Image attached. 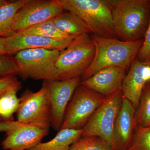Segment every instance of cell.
I'll list each match as a JSON object with an SVG mask.
<instances>
[{"instance_id": "20", "label": "cell", "mask_w": 150, "mask_h": 150, "mask_svg": "<svg viewBox=\"0 0 150 150\" xmlns=\"http://www.w3.org/2000/svg\"><path fill=\"white\" fill-rule=\"evenodd\" d=\"M19 33L23 35H39L58 40H65L76 37L67 35L59 30L55 25L52 19L33 26Z\"/></svg>"}, {"instance_id": "23", "label": "cell", "mask_w": 150, "mask_h": 150, "mask_svg": "<svg viewBox=\"0 0 150 150\" xmlns=\"http://www.w3.org/2000/svg\"><path fill=\"white\" fill-rule=\"evenodd\" d=\"M128 150H150V126H137L133 142Z\"/></svg>"}, {"instance_id": "28", "label": "cell", "mask_w": 150, "mask_h": 150, "mask_svg": "<svg viewBox=\"0 0 150 150\" xmlns=\"http://www.w3.org/2000/svg\"><path fill=\"white\" fill-rule=\"evenodd\" d=\"M67 150H70V149H67Z\"/></svg>"}, {"instance_id": "11", "label": "cell", "mask_w": 150, "mask_h": 150, "mask_svg": "<svg viewBox=\"0 0 150 150\" xmlns=\"http://www.w3.org/2000/svg\"><path fill=\"white\" fill-rule=\"evenodd\" d=\"M45 81L50 98L51 127L56 131H59L62 128L68 105L80 84L81 78Z\"/></svg>"}, {"instance_id": "8", "label": "cell", "mask_w": 150, "mask_h": 150, "mask_svg": "<svg viewBox=\"0 0 150 150\" xmlns=\"http://www.w3.org/2000/svg\"><path fill=\"white\" fill-rule=\"evenodd\" d=\"M106 99L80 84L68 105L61 129H82Z\"/></svg>"}, {"instance_id": "9", "label": "cell", "mask_w": 150, "mask_h": 150, "mask_svg": "<svg viewBox=\"0 0 150 150\" xmlns=\"http://www.w3.org/2000/svg\"><path fill=\"white\" fill-rule=\"evenodd\" d=\"M0 133L5 134L3 150H29L41 143L48 130L14 120L0 122Z\"/></svg>"}, {"instance_id": "24", "label": "cell", "mask_w": 150, "mask_h": 150, "mask_svg": "<svg viewBox=\"0 0 150 150\" xmlns=\"http://www.w3.org/2000/svg\"><path fill=\"white\" fill-rule=\"evenodd\" d=\"M19 75L18 67L12 55L0 56V79Z\"/></svg>"}, {"instance_id": "27", "label": "cell", "mask_w": 150, "mask_h": 150, "mask_svg": "<svg viewBox=\"0 0 150 150\" xmlns=\"http://www.w3.org/2000/svg\"><path fill=\"white\" fill-rule=\"evenodd\" d=\"M4 40L5 38H0V56L7 54L5 48Z\"/></svg>"}, {"instance_id": "10", "label": "cell", "mask_w": 150, "mask_h": 150, "mask_svg": "<svg viewBox=\"0 0 150 150\" xmlns=\"http://www.w3.org/2000/svg\"><path fill=\"white\" fill-rule=\"evenodd\" d=\"M65 11L59 0H28L16 15L13 30L15 33H21L54 18Z\"/></svg>"}, {"instance_id": "19", "label": "cell", "mask_w": 150, "mask_h": 150, "mask_svg": "<svg viewBox=\"0 0 150 150\" xmlns=\"http://www.w3.org/2000/svg\"><path fill=\"white\" fill-rule=\"evenodd\" d=\"M19 89H13L0 96V122L14 121L20 104L17 93Z\"/></svg>"}, {"instance_id": "7", "label": "cell", "mask_w": 150, "mask_h": 150, "mask_svg": "<svg viewBox=\"0 0 150 150\" xmlns=\"http://www.w3.org/2000/svg\"><path fill=\"white\" fill-rule=\"evenodd\" d=\"M19 99L17 121L49 130L51 127V108L46 81H43L38 91L26 89Z\"/></svg>"}, {"instance_id": "18", "label": "cell", "mask_w": 150, "mask_h": 150, "mask_svg": "<svg viewBox=\"0 0 150 150\" xmlns=\"http://www.w3.org/2000/svg\"><path fill=\"white\" fill-rule=\"evenodd\" d=\"M52 20L59 30L70 36L77 37L84 33H91L83 21L71 12H64Z\"/></svg>"}, {"instance_id": "5", "label": "cell", "mask_w": 150, "mask_h": 150, "mask_svg": "<svg viewBox=\"0 0 150 150\" xmlns=\"http://www.w3.org/2000/svg\"><path fill=\"white\" fill-rule=\"evenodd\" d=\"M60 51L43 48L25 49L15 54L19 75L25 79L56 80V62Z\"/></svg>"}, {"instance_id": "12", "label": "cell", "mask_w": 150, "mask_h": 150, "mask_svg": "<svg viewBox=\"0 0 150 150\" xmlns=\"http://www.w3.org/2000/svg\"><path fill=\"white\" fill-rule=\"evenodd\" d=\"M75 38L58 40L39 35L15 33L11 37L5 38L4 46L7 54L12 56L19 51L34 48L61 51L67 48Z\"/></svg>"}, {"instance_id": "1", "label": "cell", "mask_w": 150, "mask_h": 150, "mask_svg": "<svg viewBox=\"0 0 150 150\" xmlns=\"http://www.w3.org/2000/svg\"><path fill=\"white\" fill-rule=\"evenodd\" d=\"M116 38L124 41L143 39L150 20L149 0L109 1Z\"/></svg>"}, {"instance_id": "16", "label": "cell", "mask_w": 150, "mask_h": 150, "mask_svg": "<svg viewBox=\"0 0 150 150\" xmlns=\"http://www.w3.org/2000/svg\"><path fill=\"white\" fill-rule=\"evenodd\" d=\"M28 0H0V38H7L14 34L12 26L17 12Z\"/></svg>"}, {"instance_id": "25", "label": "cell", "mask_w": 150, "mask_h": 150, "mask_svg": "<svg viewBox=\"0 0 150 150\" xmlns=\"http://www.w3.org/2000/svg\"><path fill=\"white\" fill-rule=\"evenodd\" d=\"M137 58L140 62L150 63V20Z\"/></svg>"}, {"instance_id": "6", "label": "cell", "mask_w": 150, "mask_h": 150, "mask_svg": "<svg viewBox=\"0 0 150 150\" xmlns=\"http://www.w3.org/2000/svg\"><path fill=\"white\" fill-rule=\"evenodd\" d=\"M123 98L121 89L107 98L105 102L96 110L83 128L82 137H99L107 142L112 150H114V126Z\"/></svg>"}, {"instance_id": "13", "label": "cell", "mask_w": 150, "mask_h": 150, "mask_svg": "<svg viewBox=\"0 0 150 150\" xmlns=\"http://www.w3.org/2000/svg\"><path fill=\"white\" fill-rule=\"evenodd\" d=\"M136 112L132 103L123 97L114 126V150H128L131 146L137 126Z\"/></svg>"}, {"instance_id": "22", "label": "cell", "mask_w": 150, "mask_h": 150, "mask_svg": "<svg viewBox=\"0 0 150 150\" xmlns=\"http://www.w3.org/2000/svg\"><path fill=\"white\" fill-rule=\"evenodd\" d=\"M71 150H112L109 144L96 136L81 137L70 148Z\"/></svg>"}, {"instance_id": "17", "label": "cell", "mask_w": 150, "mask_h": 150, "mask_svg": "<svg viewBox=\"0 0 150 150\" xmlns=\"http://www.w3.org/2000/svg\"><path fill=\"white\" fill-rule=\"evenodd\" d=\"M82 129H62L49 142L40 143L29 150H67L82 137Z\"/></svg>"}, {"instance_id": "4", "label": "cell", "mask_w": 150, "mask_h": 150, "mask_svg": "<svg viewBox=\"0 0 150 150\" xmlns=\"http://www.w3.org/2000/svg\"><path fill=\"white\" fill-rule=\"evenodd\" d=\"M95 51L91 35L84 33L75 38L59 53L56 62V80L80 77L91 64Z\"/></svg>"}, {"instance_id": "26", "label": "cell", "mask_w": 150, "mask_h": 150, "mask_svg": "<svg viewBox=\"0 0 150 150\" xmlns=\"http://www.w3.org/2000/svg\"><path fill=\"white\" fill-rule=\"evenodd\" d=\"M21 87V83L18 81L16 76H9L0 79V96L13 89L20 90Z\"/></svg>"}, {"instance_id": "21", "label": "cell", "mask_w": 150, "mask_h": 150, "mask_svg": "<svg viewBox=\"0 0 150 150\" xmlns=\"http://www.w3.org/2000/svg\"><path fill=\"white\" fill-rule=\"evenodd\" d=\"M136 117L137 126H150V81L146 84L142 92Z\"/></svg>"}, {"instance_id": "15", "label": "cell", "mask_w": 150, "mask_h": 150, "mask_svg": "<svg viewBox=\"0 0 150 150\" xmlns=\"http://www.w3.org/2000/svg\"><path fill=\"white\" fill-rule=\"evenodd\" d=\"M128 68L123 67L105 68L88 79L81 81L80 84L107 98L121 89Z\"/></svg>"}, {"instance_id": "14", "label": "cell", "mask_w": 150, "mask_h": 150, "mask_svg": "<svg viewBox=\"0 0 150 150\" xmlns=\"http://www.w3.org/2000/svg\"><path fill=\"white\" fill-rule=\"evenodd\" d=\"M149 81L150 63L140 62L135 58L123 79L121 91L123 97L132 103L136 110L145 86Z\"/></svg>"}, {"instance_id": "2", "label": "cell", "mask_w": 150, "mask_h": 150, "mask_svg": "<svg viewBox=\"0 0 150 150\" xmlns=\"http://www.w3.org/2000/svg\"><path fill=\"white\" fill-rule=\"evenodd\" d=\"M95 48L91 64L81 76V81L91 77L100 70L114 67L129 68L137 58L143 39L135 41H124L91 35Z\"/></svg>"}, {"instance_id": "3", "label": "cell", "mask_w": 150, "mask_h": 150, "mask_svg": "<svg viewBox=\"0 0 150 150\" xmlns=\"http://www.w3.org/2000/svg\"><path fill=\"white\" fill-rule=\"evenodd\" d=\"M65 11L76 14L92 35L116 38L109 1L59 0Z\"/></svg>"}]
</instances>
